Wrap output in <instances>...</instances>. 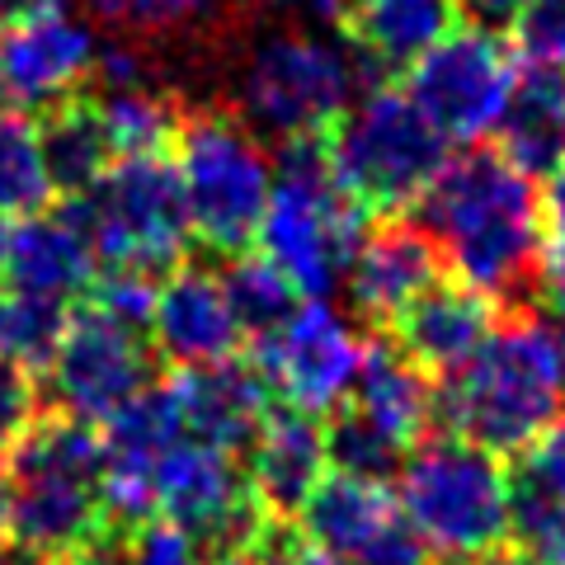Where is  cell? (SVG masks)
I'll return each instance as SVG.
<instances>
[{
    "instance_id": "1",
    "label": "cell",
    "mask_w": 565,
    "mask_h": 565,
    "mask_svg": "<svg viewBox=\"0 0 565 565\" xmlns=\"http://www.w3.org/2000/svg\"><path fill=\"white\" fill-rule=\"evenodd\" d=\"M415 226L494 311H537L542 203L533 180L500 151L471 147L444 161L415 203Z\"/></svg>"
},
{
    "instance_id": "2",
    "label": "cell",
    "mask_w": 565,
    "mask_h": 565,
    "mask_svg": "<svg viewBox=\"0 0 565 565\" xmlns=\"http://www.w3.org/2000/svg\"><path fill=\"white\" fill-rule=\"evenodd\" d=\"M565 411L561 334L537 311H514L490 330L471 363L434 377V429L494 457H519Z\"/></svg>"
},
{
    "instance_id": "3",
    "label": "cell",
    "mask_w": 565,
    "mask_h": 565,
    "mask_svg": "<svg viewBox=\"0 0 565 565\" xmlns=\"http://www.w3.org/2000/svg\"><path fill=\"white\" fill-rule=\"evenodd\" d=\"M104 438L95 424L62 411L39 419L6 448L10 537L47 561H76L109 533L104 514Z\"/></svg>"
},
{
    "instance_id": "4",
    "label": "cell",
    "mask_w": 565,
    "mask_h": 565,
    "mask_svg": "<svg viewBox=\"0 0 565 565\" xmlns=\"http://www.w3.org/2000/svg\"><path fill=\"white\" fill-rule=\"evenodd\" d=\"M367 226V212L353 203L330 161L326 137L282 141L274 161L269 212L259 222L264 259H274L302 297H326L344 288L353 245Z\"/></svg>"
},
{
    "instance_id": "5",
    "label": "cell",
    "mask_w": 565,
    "mask_h": 565,
    "mask_svg": "<svg viewBox=\"0 0 565 565\" xmlns=\"http://www.w3.org/2000/svg\"><path fill=\"white\" fill-rule=\"evenodd\" d=\"M396 504L444 565H476L509 546L504 457L457 434H429L405 452Z\"/></svg>"
},
{
    "instance_id": "6",
    "label": "cell",
    "mask_w": 565,
    "mask_h": 565,
    "mask_svg": "<svg viewBox=\"0 0 565 565\" xmlns=\"http://www.w3.org/2000/svg\"><path fill=\"white\" fill-rule=\"evenodd\" d=\"M174 147L189 236H199L217 259L245 255L259 241L274 193V161L259 132L236 109H184Z\"/></svg>"
},
{
    "instance_id": "7",
    "label": "cell",
    "mask_w": 565,
    "mask_h": 565,
    "mask_svg": "<svg viewBox=\"0 0 565 565\" xmlns=\"http://www.w3.org/2000/svg\"><path fill=\"white\" fill-rule=\"evenodd\" d=\"M326 141L334 174L367 217H396L401 207L419 203V193L448 161V141L415 109V99L392 85L363 90Z\"/></svg>"
},
{
    "instance_id": "8",
    "label": "cell",
    "mask_w": 565,
    "mask_h": 565,
    "mask_svg": "<svg viewBox=\"0 0 565 565\" xmlns=\"http://www.w3.org/2000/svg\"><path fill=\"white\" fill-rule=\"evenodd\" d=\"M359 95V57L321 33L278 29L245 52L236 99L241 118L255 132L278 141L330 137Z\"/></svg>"
},
{
    "instance_id": "9",
    "label": "cell",
    "mask_w": 565,
    "mask_h": 565,
    "mask_svg": "<svg viewBox=\"0 0 565 565\" xmlns=\"http://www.w3.org/2000/svg\"><path fill=\"white\" fill-rule=\"evenodd\" d=\"M76 207L95 241V255L109 259V269L170 274L184 259L189 212L180 174L166 161V151L118 156L99 174V184L81 193Z\"/></svg>"
},
{
    "instance_id": "10",
    "label": "cell",
    "mask_w": 565,
    "mask_h": 565,
    "mask_svg": "<svg viewBox=\"0 0 565 565\" xmlns=\"http://www.w3.org/2000/svg\"><path fill=\"white\" fill-rule=\"evenodd\" d=\"M156 514L199 537L207 556L245 552L269 527L245 486L241 452H226L189 434L174 438L156 462Z\"/></svg>"
},
{
    "instance_id": "11",
    "label": "cell",
    "mask_w": 565,
    "mask_h": 565,
    "mask_svg": "<svg viewBox=\"0 0 565 565\" xmlns=\"http://www.w3.org/2000/svg\"><path fill=\"white\" fill-rule=\"evenodd\" d=\"M156 382V349L141 330H128L99 311L66 316L57 353L43 367L47 411L76 415L85 424H104L137 392Z\"/></svg>"
},
{
    "instance_id": "12",
    "label": "cell",
    "mask_w": 565,
    "mask_h": 565,
    "mask_svg": "<svg viewBox=\"0 0 565 565\" xmlns=\"http://www.w3.org/2000/svg\"><path fill=\"white\" fill-rule=\"evenodd\" d=\"M514 90V62L494 33H448L411 66L415 109L434 122V132L457 147H476L500 128V114Z\"/></svg>"
},
{
    "instance_id": "13",
    "label": "cell",
    "mask_w": 565,
    "mask_h": 565,
    "mask_svg": "<svg viewBox=\"0 0 565 565\" xmlns=\"http://www.w3.org/2000/svg\"><path fill=\"white\" fill-rule=\"evenodd\" d=\"M95 29L76 0H20L0 20V90L24 109H52L95 76Z\"/></svg>"
},
{
    "instance_id": "14",
    "label": "cell",
    "mask_w": 565,
    "mask_h": 565,
    "mask_svg": "<svg viewBox=\"0 0 565 565\" xmlns=\"http://www.w3.org/2000/svg\"><path fill=\"white\" fill-rule=\"evenodd\" d=\"M359 349L363 340L349 316L311 297L288 316V326L274 340L255 344L250 359L274 386V396H282V405L321 419L334 405H344L353 373H359Z\"/></svg>"
},
{
    "instance_id": "15",
    "label": "cell",
    "mask_w": 565,
    "mask_h": 565,
    "mask_svg": "<svg viewBox=\"0 0 565 565\" xmlns=\"http://www.w3.org/2000/svg\"><path fill=\"white\" fill-rule=\"evenodd\" d=\"M297 527L321 542L340 565H444L401 514L392 490L344 471L326 476L311 490Z\"/></svg>"
},
{
    "instance_id": "16",
    "label": "cell",
    "mask_w": 565,
    "mask_h": 565,
    "mask_svg": "<svg viewBox=\"0 0 565 565\" xmlns=\"http://www.w3.org/2000/svg\"><path fill=\"white\" fill-rule=\"evenodd\" d=\"M434 278H444V255L438 245L405 217H377L363 226L359 245H353L344 292L349 307L363 326L386 330L396 321V311L424 292Z\"/></svg>"
},
{
    "instance_id": "17",
    "label": "cell",
    "mask_w": 565,
    "mask_h": 565,
    "mask_svg": "<svg viewBox=\"0 0 565 565\" xmlns=\"http://www.w3.org/2000/svg\"><path fill=\"white\" fill-rule=\"evenodd\" d=\"M259 514L269 523H297L311 490L326 481V434L321 419L292 405H269L250 448L241 457Z\"/></svg>"
},
{
    "instance_id": "18",
    "label": "cell",
    "mask_w": 565,
    "mask_h": 565,
    "mask_svg": "<svg viewBox=\"0 0 565 565\" xmlns=\"http://www.w3.org/2000/svg\"><path fill=\"white\" fill-rule=\"evenodd\" d=\"M151 340L156 353H166L174 367H207L236 359L241 326L222 292V278L203 264H174L166 282H156Z\"/></svg>"
},
{
    "instance_id": "19",
    "label": "cell",
    "mask_w": 565,
    "mask_h": 565,
    "mask_svg": "<svg viewBox=\"0 0 565 565\" xmlns=\"http://www.w3.org/2000/svg\"><path fill=\"white\" fill-rule=\"evenodd\" d=\"M6 288H20L29 297H47V302H76L90 292L99 278V255L95 241L85 232V217L76 199L62 203L57 212H33L10 232L6 245Z\"/></svg>"
},
{
    "instance_id": "20",
    "label": "cell",
    "mask_w": 565,
    "mask_h": 565,
    "mask_svg": "<svg viewBox=\"0 0 565 565\" xmlns=\"http://www.w3.org/2000/svg\"><path fill=\"white\" fill-rule=\"evenodd\" d=\"M494 326H500V311H494L490 297L467 288V282L434 278L429 288L415 292L411 302L396 311V321L386 326V334H392L401 353H411L429 377H448L481 353Z\"/></svg>"
},
{
    "instance_id": "21",
    "label": "cell",
    "mask_w": 565,
    "mask_h": 565,
    "mask_svg": "<svg viewBox=\"0 0 565 565\" xmlns=\"http://www.w3.org/2000/svg\"><path fill=\"white\" fill-rule=\"evenodd\" d=\"M174 401L184 415V434L217 444L226 452H245L259 419L274 405V386L264 382L255 359H226L207 367H180L170 377Z\"/></svg>"
},
{
    "instance_id": "22",
    "label": "cell",
    "mask_w": 565,
    "mask_h": 565,
    "mask_svg": "<svg viewBox=\"0 0 565 565\" xmlns=\"http://www.w3.org/2000/svg\"><path fill=\"white\" fill-rule=\"evenodd\" d=\"M349 411H359L367 424L411 452L419 438L434 434V377L401 353V344L386 330H373L359 349V373L344 396Z\"/></svg>"
},
{
    "instance_id": "23",
    "label": "cell",
    "mask_w": 565,
    "mask_h": 565,
    "mask_svg": "<svg viewBox=\"0 0 565 565\" xmlns=\"http://www.w3.org/2000/svg\"><path fill=\"white\" fill-rule=\"evenodd\" d=\"M457 24L452 0H349L340 33L359 66L411 71Z\"/></svg>"
},
{
    "instance_id": "24",
    "label": "cell",
    "mask_w": 565,
    "mask_h": 565,
    "mask_svg": "<svg viewBox=\"0 0 565 565\" xmlns=\"http://www.w3.org/2000/svg\"><path fill=\"white\" fill-rule=\"evenodd\" d=\"M500 151L527 180L565 166V66H527L500 114Z\"/></svg>"
},
{
    "instance_id": "25",
    "label": "cell",
    "mask_w": 565,
    "mask_h": 565,
    "mask_svg": "<svg viewBox=\"0 0 565 565\" xmlns=\"http://www.w3.org/2000/svg\"><path fill=\"white\" fill-rule=\"evenodd\" d=\"M39 141H43L52 189L71 193V199L90 193L99 184V174L114 166V147L104 137V122L95 114L90 95H71L62 104H52L39 128Z\"/></svg>"
},
{
    "instance_id": "26",
    "label": "cell",
    "mask_w": 565,
    "mask_h": 565,
    "mask_svg": "<svg viewBox=\"0 0 565 565\" xmlns=\"http://www.w3.org/2000/svg\"><path fill=\"white\" fill-rule=\"evenodd\" d=\"M222 292H226V302H232V316H236V326H241V340H250V344H264V340H274V334L288 326V316L302 307L297 302V292L288 274L278 269L274 259H264V255H232V264H222Z\"/></svg>"
},
{
    "instance_id": "27",
    "label": "cell",
    "mask_w": 565,
    "mask_h": 565,
    "mask_svg": "<svg viewBox=\"0 0 565 565\" xmlns=\"http://www.w3.org/2000/svg\"><path fill=\"white\" fill-rule=\"evenodd\" d=\"M95 114L104 122V137L118 156H156L174 141L180 128V99L166 85H137V90H95Z\"/></svg>"
},
{
    "instance_id": "28",
    "label": "cell",
    "mask_w": 565,
    "mask_h": 565,
    "mask_svg": "<svg viewBox=\"0 0 565 565\" xmlns=\"http://www.w3.org/2000/svg\"><path fill=\"white\" fill-rule=\"evenodd\" d=\"M52 199L57 189L43 161L39 128L24 114L0 109V217H33Z\"/></svg>"
},
{
    "instance_id": "29",
    "label": "cell",
    "mask_w": 565,
    "mask_h": 565,
    "mask_svg": "<svg viewBox=\"0 0 565 565\" xmlns=\"http://www.w3.org/2000/svg\"><path fill=\"white\" fill-rule=\"evenodd\" d=\"M66 330V307L20 288H0V359L24 373H43Z\"/></svg>"
},
{
    "instance_id": "30",
    "label": "cell",
    "mask_w": 565,
    "mask_h": 565,
    "mask_svg": "<svg viewBox=\"0 0 565 565\" xmlns=\"http://www.w3.org/2000/svg\"><path fill=\"white\" fill-rule=\"evenodd\" d=\"M326 434V462H334V471L359 476V481H392L405 462V448L392 444L377 424H367L359 411L349 405H334L330 419L321 424Z\"/></svg>"
},
{
    "instance_id": "31",
    "label": "cell",
    "mask_w": 565,
    "mask_h": 565,
    "mask_svg": "<svg viewBox=\"0 0 565 565\" xmlns=\"http://www.w3.org/2000/svg\"><path fill=\"white\" fill-rule=\"evenodd\" d=\"M99 24H109L118 39L147 43L151 39H174L193 24L207 20L212 0H85Z\"/></svg>"
},
{
    "instance_id": "32",
    "label": "cell",
    "mask_w": 565,
    "mask_h": 565,
    "mask_svg": "<svg viewBox=\"0 0 565 565\" xmlns=\"http://www.w3.org/2000/svg\"><path fill=\"white\" fill-rule=\"evenodd\" d=\"M509 546L533 565H565V500L509 481Z\"/></svg>"
},
{
    "instance_id": "33",
    "label": "cell",
    "mask_w": 565,
    "mask_h": 565,
    "mask_svg": "<svg viewBox=\"0 0 565 565\" xmlns=\"http://www.w3.org/2000/svg\"><path fill=\"white\" fill-rule=\"evenodd\" d=\"M85 307L109 316V321L151 334V311H156V274L141 269H109L90 282L85 292Z\"/></svg>"
},
{
    "instance_id": "34",
    "label": "cell",
    "mask_w": 565,
    "mask_h": 565,
    "mask_svg": "<svg viewBox=\"0 0 565 565\" xmlns=\"http://www.w3.org/2000/svg\"><path fill=\"white\" fill-rule=\"evenodd\" d=\"M122 565H207L203 542L161 514L122 527Z\"/></svg>"
},
{
    "instance_id": "35",
    "label": "cell",
    "mask_w": 565,
    "mask_h": 565,
    "mask_svg": "<svg viewBox=\"0 0 565 565\" xmlns=\"http://www.w3.org/2000/svg\"><path fill=\"white\" fill-rule=\"evenodd\" d=\"M537 302L565 316V166L552 174L542 199V282Z\"/></svg>"
},
{
    "instance_id": "36",
    "label": "cell",
    "mask_w": 565,
    "mask_h": 565,
    "mask_svg": "<svg viewBox=\"0 0 565 565\" xmlns=\"http://www.w3.org/2000/svg\"><path fill=\"white\" fill-rule=\"evenodd\" d=\"M514 39L533 66H565V0H523Z\"/></svg>"
},
{
    "instance_id": "37",
    "label": "cell",
    "mask_w": 565,
    "mask_h": 565,
    "mask_svg": "<svg viewBox=\"0 0 565 565\" xmlns=\"http://www.w3.org/2000/svg\"><path fill=\"white\" fill-rule=\"evenodd\" d=\"M509 481L565 500V411H561V419L537 438L533 448L519 452V471L509 476Z\"/></svg>"
},
{
    "instance_id": "38",
    "label": "cell",
    "mask_w": 565,
    "mask_h": 565,
    "mask_svg": "<svg viewBox=\"0 0 565 565\" xmlns=\"http://www.w3.org/2000/svg\"><path fill=\"white\" fill-rule=\"evenodd\" d=\"M39 411H43L39 377L24 373V367H14L10 359H0V452L39 419Z\"/></svg>"
},
{
    "instance_id": "39",
    "label": "cell",
    "mask_w": 565,
    "mask_h": 565,
    "mask_svg": "<svg viewBox=\"0 0 565 565\" xmlns=\"http://www.w3.org/2000/svg\"><path fill=\"white\" fill-rule=\"evenodd\" d=\"M255 552L269 565H340L321 542H311L297 523H269L255 542Z\"/></svg>"
},
{
    "instance_id": "40",
    "label": "cell",
    "mask_w": 565,
    "mask_h": 565,
    "mask_svg": "<svg viewBox=\"0 0 565 565\" xmlns=\"http://www.w3.org/2000/svg\"><path fill=\"white\" fill-rule=\"evenodd\" d=\"M452 6L476 33H504V29H514L523 0H452Z\"/></svg>"
},
{
    "instance_id": "41",
    "label": "cell",
    "mask_w": 565,
    "mask_h": 565,
    "mask_svg": "<svg viewBox=\"0 0 565 565\" xmlns=\"http://www.w3.org/2000/svg\"><path fill=\"white\" fill-rule=\"evenodd\" d=\"M0 565H57V561L29 552V546H20V542H0Z\"/></svg>"
},
{
    "instance_id": "42",
    "label": "cell",
    "mask_w": 565,
    "mask_h": 565,
    "mask_svg": "<svg viewBox=\"0 0 565 565\" xmlns=\"http://www.w3.org/2000/svg\"><path fill=\"white\" fill-rule=\"evenodd\" d=\"M207 565H269L255 546H245V552H222V556H207Z\"/></svg>"
},
{
    "instance_id": "43",
    "label": "cell",
    "mask_w": 565,
    "mask_h": 565,
    "mask_svg": "<svg viewBox=\"0 0 565 565\" xmlns=\"http://www.w3.org/2000/svg\"><path fill=\"white\" fill-rule=\"evenodd\" d=\"M10 537V486H6V467H0V542Z\"/></svg>"
},
{
    "instance_id": "44",
    "label": "cell",
    "mask_w": 565,
    "mask_h": 565,
    "mask_svg": "<svg viewBox=\"0 0 565 565\" xmlns=\"http://www.w3.org/2000/svg\"><path fill=\"white\" fill-rule=\"evenodd\" d=\"M476 565H533L523 552H514V546H504V552H494V556H486V561H476Z\"/></svg>"
},
{
    "instance_id": "45",
    "label": "cell",
    "mask_w": 565,
    "mask_h": 565,
    "mask_svg": "<svg viewBox=\"0 0 565 565\" xmlns=\"http://www.w3.org/2000/svg\"><path fill=\"white\" fill-rule=\"evenodd\" d=\"M6 245H10V226H6V217H0V269H6Z\"/></svg>"
},
{
    "instance_id": "46",
    "label": "cell",
    "mask_w": 565,
    "mask_h": 565,
    "mask_svg": "<svg viewBox=\"0 0 565 565\" xmlns=\"http://www.w3.org/2000/svg\"><path fill=\"white\" fill-rule=\"evenodd\" d=\"M245 6H255V10H278V6H292V0H245Z\"/></svg>"
},
{
    "instance_id": "47",
    "label": "cell",
    "mask_w": 565,
    "mask_h": 565,
    "mask_svg": "<svg viewBox=\"0 0 565 565\" xmlns=\"http://www.w3.org/2000/svg\"><path fill=\"white\" fill-rule=\"evenodd\" d=\"M14 6H20V0H0V20H6V14H10Z\"/></svg>"
},
{
    "instance_id": "48",
    "label": "cell",
    "mask_w": 565,
    "mask_h": 565,
    "mask_svg": "<svg viewBox=\"0 0 565 565\" xmlns=\"http://www.w3.org/2000/svg\"><path fill=\"white\" fill-rule=\"evenodd\" d=\"M561 359H565V330H561Z\"/></svg>"
}]
</instances>
